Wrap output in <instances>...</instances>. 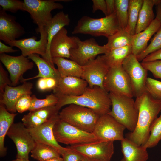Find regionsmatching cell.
Instances as JSON below:
<instances>
[{
	"mask_svg": "<svg viewBox=\"0 0 161 161\" xmlns=\"http://www.w3.org/2000/svg\"><path fill=\"white\" fill-rule=\"evenodd\" d=\"M135 101L139 111L137 120L134 130L127 134L126 138L143 146L149 138L152 124L161 111V101L154 99L146 90Z\"/></svg>",
	"mask_w": 161,
	"mask_h": 161,
	"instance_id": "1",
	"label": "cell"
},
{
	"mask_svg": "<svg viewBox=\"0 0 161 161\" xmlns=\"http://www.w3.org/2000/svg\"><path fill=\"white\" fill-rule=\"evenodd\" d=\"M56 95L58 101L56 106L59 111L64 106L71 104L91 109L100 116L108 114L111 110L112 103L109 93L99 86H88L78 96Z\"/></svg>",
	"mask_w": 161,
	"mask_h": 161,
	"instance_id": "2",
	"label": "cell"
},
{
	"mask_svg": "<svg viewBox=\"0 0 161 161\" xmlns=\"http://www.w3.org/2000/svg\"><path fill=\"white\" fill-rule=\"evenodd\" d=\"M122 29L115 12L99 18L85 16L78 21L72 34H88L109 38Z\"/></svg>",
	"mask_w": 161,
	"mask_h": 161,
	"instance_id": "3",
	"label": "cell"
},
{
	"mask_svg": "<svg viewBox=\"0 0 161 161\" xmlns=\"http://www.w3.org/2000/svg\"><path fill=\"white\" fill-rule=\"evenodd\" d=\"M112 109L108 113L130 132L136 127L139 111L133 98L109 93Z\"/></svg>",
	"mask_w": 161,
	"mask_h": 161,
	"instance_id": "4",
	"label": "cell"
},
{
	"mask_svg": "<svg viewBox=\"0 0 161 161\" xmlns=\"http://www.w3.org/2000/svg\"><path fill=\"white\" fill-rule=\"evenodd\" d=\"M62 120L80 129L92 133L100 115L91 109L74 104L59 112Z\"/></svg>",
	"mask_w": 161,
	"mask_h": 161,
	"instance_id": "5",
	"label": "cell"
},
{
	"mask_svg": "<svg viewBox=\"0 0 161 161\" xmlns=\"http://www.w3.org/2000/svg\"><path fill=\"white\" fill-rule=\"evenodd\" d=\"M53 131L58 143L71 145L99 140L93 133L80 129L63 121L59 117L53 126Z\"/></svg>",
	"mask_w": 161,
	"mask_h": 161,
	"instance_id": "6",
	"label": "cell"
},
{
	"mask_svg": "<svg viewBox=\"0 0 161 161\" xmlns=\"http://www.w3.org/2000/svg\"><path fill=\"white\" fill-rule=\"evenodd\" d=\"M24 11L30 14L34 22L38 26V30L46 27L52 17L51 11L61 9L63 6L56 3V0H24Z\"/></svg>",
	"mask_w": 161,
	"mask_h": 161,
	"instance_id": "7",
	"label": "cell"
},
{
	"mask_svg": "<svg viewBox=\"0 0 161 161\" xmlns=\"http://www.w3.org/2000/svg\"><path fill=\"white\" fill-rule=\"evenodd\" d=\"M103 86L108 92L132 98L134 97L130 80L122 66L110 68Z\"/></svg>",
	"mask_w": 161,
	"mask_h": 161,
	"instance_id": "8",
	"label": "cell"
},
{
	"mask_svg": "<svg viewBox=\"0 0 161 161\" xmlns=\"http://www.w3.org/2000/svg\"><path fill=\"white\" fill-rule=\"evenodd\" d=\"M126 129L108 114L100 116L94 129L93 133L99 140L122 141Z\"/></svg>",
	"mask_w": 161,
	"mask_h": 161,
	"instance_id": "9",
	"label": "cell"
},
{
	"mask_svg": "<svg viewBox=\"0 0 161 161\" xmlns=\"http://www.w3.org/2000/svg\"><path fill=\"white\" fill-rule=\"evenodd\" d=\"M108 51L105 45H99L93 38L82 41L78 38L77 46L70 50L69 59L83 66L98 55L104 54Z\"/></svg>",
	"mask_w": 161,
	"mask_h": 161,
	"instance_id": "10",
	"label": "cell"
},
{
	"mask_svg": "<svg viewBox=\"0 0 161 161\" xmlns=\"http://www.w3.org/2000/svg\"><path fill=\"white\" fill-rule=\"evenodd\" d=\"M7 135L15 145L17 151L16 158L28 159L29 154L36 143L23 123H13Z\"/></svg>",
	"mask_w": 161,
	"mask_h": 161,
	"instance_id": "11",
	"label": "cell"
},
{
	"mask_svg": "<svg viewBox=\"0 0 161 161\" xmlns=\"http://www.w3.org/2000/svg\"><path fill=\"white\" fill-rule=\"evenodd\" d=\"M122 67L130 78L134 97H136L145 91V84L148 71L132 53L123 61Z\"/></svg>",
	"mask_w": 161,
	"mask_h": 161,
	"instance_id": "12",
	"label": "cell"
},
{
	"mask_svg": "<svg viewBox=\"0 0 161 161\" xmlns=\"http://www.w3.org/2000/svg\"><path fill=\"white\" fill-rule=\"evenodd\" d=\"M114 141L98 140L67 147L91 159L110 161L114 151Z\"/></svg>",
	"mask_w": 161,
	"mask_h": 161,
	"instance_id": "13",
	"label": "cell"
},
{
	"mask_svg": "<svg viewBox=\"0 0 161 161\" xmlns=\"http://www.w3.org/2000/svg\"><path fill=\"white\" fill-rule=\"evenodd\" d=\"M0 60L9 72L12 85L13 86L21 80L24 74L32 69L34 65L28 57L22 55L14 56L5 53L0 54Z\"/></svg>",
	"mask_w": 161,
	"mask_h": 161,
	"instance_id": "14",
	"label": "cell"
},
{
	"mask_svg": "<svg viewBox=\"0 0 161 161\" xmlns=\"http://www.w3.org/2000/svg\"><path fill=\"white\" fill-rule=\"evenodd\" d=\"M109 69L102 55H98L83 66L81 78L87 82L90 88L98 86L103 89V81Z\"/></svg>",
	"mask_w": 161,
	"mask_h": 161,
	"instance_id": "15",
	"label": "cell"
},
{
	"mask_svg": "<svg viewBox=\"0 0 161 161\" xmlns=\"http://www.w3.org/2000/svg\"><path fill=\"white\" fill-rule=\"evenodd\" d=\"M40 34V38L36 41V37L16 40L10 41L7 44L12 47L18 48L21 51L22 55L28 57L32 54L41 55L45 59L47 49V34L44 28L38 30Z\"/></svg>",
	"mask_w": 161,
	"mask_h": 161,
	"instance_id": "16",
	"label": "cell"
},
{
	"mask_svg": "<svg viewBox=\"0 0 161 161\" xmlns=\"http://www.w3.org/2000/svg\"><path fill=\"white\" fill-rule=\"evenodd\" d=\"M59 117L58 114L41 125L27 129L36 143L47 144L53 147L61 155L69 149L60 145L54 135L53 127Z\"/></svg>",
	"mask_w": 161,
	"mask_h": 161,
	"instance_id": "17",
	"label": "cell"
},
{
	"mask_svg": "<svg viewBox=\"0 0 161 161\" xmlns=\"http://www.w3.org/2000/svg\"><path fill=\"white\" fill-rule=\"evenodd\" d=\"M67 30L62 28L52 38L50 46L52 58L61 57L69 58L70 50L77 45L78 38L76 36H69Z\"/></svg>",
	"mask_w": 161,
	"mask_h": 161,
	"instance_id": "18",
	"label": "cell"
},
{
	"mask_svg": "<svg viewBox=\"0 0 161 161\" xmlns=\"http://www.w3.org/2000/svg\"><path fill=\"white\" fill-rule=\"evenodd\" d=\"M25 31L16 21V17L7 14L0 7V39L7 44L23 35Z\"/></svg>",
	"mask_w": 161,
	"mask_h": 161,
	"instance_id": "19",
	"label": "cell"
},
{
	"mask_svg": "<svg viewBox=\"0 0 161 161\" xmlns=\"http://www.w3.org/2000/svg\"><path fill=\"white\" fill-rule=\"evenodd\" d=\"M88 86L87 82L81 78L60 76L53 93L56 95L78 96L82 94Z\"/></svg>",
	"mask_w": 161,
	"mask_h": 161,
	"instance_id": "20",
	"label": "cell"
},
{
	"mask_svg": "<svg viewBox=\"0 0 161 161\" xmlns=\"http://www.w3.org/2000/svg\"><path fill=\"white\" fill-rule=\"evenodd\" d=\"M33 86L32 83L27 81L24 82L22 85L17 86H7L3 94L0 96V103L4 105L8 111L13 113L16 112V102L24 95H31Z\"/></svg>",
	"mask_w": 161,
	"mask_h": 161,
	"instance_id": "21",
	"label": "cell"
},
{
	"mask_svg": "<svg viewBox=\"0 0 161 161\" xmlns=\"http://www.w3.org/2000/svg\"><path fill=\"white\" fill-rule=\"evenodd\" d=\"M70 20L68 15L63 11L56 14L44 28L47 34V45L45 60L52 66L55 67L51 57L50 46L51 41L54 36L64 26L69 24Z\"/></svg>",
	"mask_w": 161,
	"mask_h": 161,
	"instance_id": "22",
	"label": "cell"
},
{
	"mask_svg": "<svg viewBox=\"0 0 161 161\" xmlns=\"http://www.w3.org/2000/svg\"><path fill=\"white\" fill-rule=\"evenodd\" d=\"M56 106H49L30 112L24 116L22 123L27 128L37 127L58 114Z\"/></svg>",
	"mask_w": 161,
	"mask_h": 161,
	"instance_id": "23",
	"label": "cell"
},
{
	"mask_svg": "<svg viewBox=\"0 0 161 161\" xmlns=\"http://www.w3.org/2000/svg\"><path fill=\"white\" fill-rule=\"evenodd\" d=\"M161 26L156 18L144 30L133 36L132 43V53L136 56L143 52L147 47L149 40Z\"/></svg>",
	"mask_w": 161,
	"mask_h": 161,
	"instance_id": "24",
	"label": "cell"
},
{
	"mask_svg": "<svg viewBox=\"0 0 161 161\" xmlns=\"http://www.w3.org/2000/svg\"><path fill=\"white\" fill-rule=\"evenodd\" d=\"M121 141V151L124 161H147L148 158L147 149L134 143L126 138Z\"/></svg>",
	"mask_w": 161,
	"mask_h": 161,
	"instance_id": "25",
	"label": "cell"
},
{
	"mask_svg": "<svg viewBox=\"0 0 161 161\" xmlns=\"http://www.w3.org/2000/svg\"><path fill=\"white\" fill-rule=\"evenodd\" d=\"M28 58L36 64L38 70V73L36 75L32 78H23L21 81V82L37 78H52L58 79L60 76L57 69L52 66L45 60L40 57L39 55L31 54Z\"/></svg>",
	"mask_w": 161,
	"mask_h": 161,
	"instance_id": "26",
	"label": "cell"
},
{
	"mask_svg": "<svg viewBox=\"0 0 161 161\" xmlns=\"http://www.w3.org/2000/svg\"><path fill=\"white\" fill-rule=\"evenodd\" d=\"M17 113L8 112L5 106L0 105V155L2 157L6 155L7 148L4 146L5 137L10 127L13 123L14 118Z\"/></svg>",
	"mask_w": 161,
	"mask_h": 161,
	"instance_id": "27",
	"label": "cell"
},
{
	"mask_svg": "<svg viewBox=\"0 0 161 161\" xmlns=\"http://www.w3.org/2000/svg\"><path fill=\"white\" fill-rule=\"evenodd\" d=\"M155 3V0H143L136 26L135 34L145 29L155 19L153 8Z\"/></svg>",
	"mask_w": 161,
	"mask_h": 161,
	"instance_id": "28",
	"label": "cell"
},
{
	"mask_svg": "<svg viewBox=\"0 0 161 161\" xmlns=\"http://www.w3.org/2000/svg\"><path fill=\"white\" fill-rule=\"evenodd\" d=\"M52 62L57 66L61 76H73L81 78L83 66L75 61L61 57L52 58Z\"/></svg>",
	"mask_w": 161,
	"mask_h": 161,
	"instance_id": "29",
	"label": "cell"
},
{
	"mask_svg": "<svg viewBox=\"0 0 161 161\" xmlns=\"http://www.w3.org/2000/svg\"><path fill=\"white\" fill-rule=\"evenodd\" d=\"M132 53V46L129 45L111 49L102 56L110 68L122 66L124 59Z\"/></svg>",
	"mask_w": 161,
	"mask_h": 161,
	"instance_id": "30",
	"label": "cell"
},
{
	"mask_svg": "<svg viewBox=\"0 0 161 161\" xmlns=\"http://www.w3.org/2000/svg\"><path fill=\"white\" fill-rule=\"evenodd\" d=\"M133 36L131 34L127 27L121 29L108 38L105 45L109 51L115 48L131 45Z\"/></svg>",
	"mask_w": 161,
	"mask_h": 161,
	"instance_id": "31",
	"label": "cell"
},
{
	"mask_svg": "<svg viewBox=\"0 0 161 161\" xmlns=\"http://www.w3.org/2000/svg\"><path fill=\"white\" fill-rule=\"evenodd\" d=\"M31 156L38 161H43L60 157L59 152L53 147L44 144L36 143L31 151Z\"/></svg>",
	"mask_w": 161,
	"mask_h": 161,
	"instance_id": "32",
	"label": "cell"
},
{
	"mask_svg": "<svg viewBox=\"0 0 161 161\" xmlns=\"http://www.w3.org/2000/svg\"><path fill=\"white\" fill-rule=\"evenodd\" d=\"M143 2V0H129L127 27L132 35L135 34L136 26Z\"/></svg>",
	"mask_w": 161,
	"mask_h": 161,
	"instance_id": "33",
	"label": "cell"
},
{
	"mask_svg": "<svg viewBox=\"0 0 161 161\" xmlns=\"http://www.w3.org/2000/svg\"><path fill=\"white\" fill-rule=\"evenodd\" d=\"M161 140V111L160 116L153 122L150 129L149 138L143 146L147 149L155 146Z\"/></svg>",
	"mask_w": 161,
	"mask_h": 161,
	"instance_id": "34",
	"label": "cell"
},
{
	"mask_svg": "<svg viewBox=\"0 0 161 161\" xmlns=\"http://www.w3.org/2000/svg\"><path fill=\"white\" fill-rule=\"evenodd\" d=\"M115 12L122 29L127 28L128 25V8L129 0H114Z\"/></svg>",
	"mask_w": 161,
	"mask_h": 161,
	"instance_id": "35",
	"label": "cell"
},
{
	"mask_svg": "<svg viewBox=\"0 0 161 161\" xmlns=\"http://www.w3.org/2000/svg\"><path fill=\"white\" fill-rule=\"evenodd\" d=\"M31 97V105L29 110L30 112L49 106H56L58 101V97L53 93L47 95L43 99L38 98L35 95H32Z\"/></svg>",
	"mask_w": 161,
	"mask_h": 161,
	"instance_id": "36",
	"label": "cell"
},
{
	"mask_svg": "<svg viewBox=\"0 0 161 161\" xmlns=\"http://www.w3.org/2000/svg\"><path fill=\"white\" fill-rule=\"evenodd\" d=\"M161 49V26L155 33L150 44L142 52L136 56L139 61H142L148 55Z\"/></svg>",
	"mask_w": 161,
	"mask_h": 161,
	"instance_id": "37",
	"label": "cell"
},
{
	"mask_svg": "<svg viewBox=\"0 0 161 161\" xmlns=\"http://www.w3.org/2000/svg\"><path fill=\"white\" fill-rule=\"evenodd\" d=\"M145 89L154 99L161 101V81L148 77L145 84Z\"/></svg>",
	"mask_w": 161,
	"mask_h": 161,
	"instance_id": "38",
	"label": "cell"
},
{
	"mask_svg": "<svg viewBox=\"0 0 161 161\" xmlns=\"http://www.w3.org/2000/svg\"><path fill=\"white\" fill-rule=\"evenodd\" d=\"M0 5L5 11L16 13L18 10L24 11V1L18 0H0Z\"/></svg>",
	"mask_w": 161,
	"mask_h": 161,
	"instance_id": "39",
	"label": "cell"
},
{
	"mask_svg": "<svg viewBox=\"0 0 161 161\" xmlns=\"http://www.w3.org/2000/svg\"><path fill=\"white\" fill-rule=\"evenodd\" d=\"M141 63L143 67L152 73L154 78L161 79V60L142 62Z\"/></svg>",
	"mask_w": 161,
	"mask_h": 161,
	"instance_id": "40",
	"label": "cell"
},
{
	"mask_svg": "<svg viewBox=\"0 0 161 161\" xmlns=\"http://www.w3.org/2000/svg\"><path fill=\"white\" fill-rule=\"evenodd\" d=\"M32 100L30 95L26 94L22 96L16 103L15 108L16 111L22 113L29 110L31 106Z\"/></svg>",
	"mask_w": 161,
	"mask_h": 161,
	"instance_id": "41",
	"label": "cell"
},
{
	"mask_svg": "<svg viewBox=\"0 0 161 161\" xmlns=\"http://www.w3.org/2000/svg\"><path fill=\"white\" fill-rule=\"evenodd\" d=\"M68 148V150L61 155L63 161H81L85 157L81 154Z\"/></svg>",
	"mask_w": 161,
	"mask_h": 161,
	"instance_id": "42",
	"label": "cell"
},
{
	"mask_svg": "<svg viewBox=\"0 0 161 161\" xmlns=\"http://www.w3.org/2000/svg\"><path fill=\"white\" fill-rule=\"evenodd\" d=\"M12 85L11 82L8 78L7 72L0 63V96L3 94L5 87Z\"/></svg>",
	"mask_w": 161,
	"mask_h": 161,
	"instance_id": "43",
	"label": "cell"
},
{
	"mask_svg": "<svg viewBox=\"0 0 161 161\" xmlns=\"http://www.w3.org/2000/svg\"><path fill=\"white\" fill-rule=\"evenodd\" d=\"M92 11L95 13L98 10H101L105 15L107 16L106 1L105 0H92Z\"/></svg>",
	"mask_w": 161,
	"mask_h": 161,
	"instance_id": "44",
	"label": "cell"
},
{
	"mask_svg": "<svg viewBox=\"0 0 161 161\" xmlns=\"http://www.w3.org/2000/svg\"><path fill=\"white\" fill-rule=\"evenodd\" d=\"M161 60V49L147 56L142 61L143 62Z\"/></svg>",
	"mask_w": 161,
	"mask_h": 161,
	"instance_id": "45",
	"label": "cell"
},
{
	"mask_svg": "<svg viewBox=\"0 0 161 161\" xmlns=\"http://www.w3.org/2000/svg\"><path fill=\"white\" fill-rule=\"evenodd\" d=\"M16 49H13L12 46H7L0 41V54L5 53H12L18 51Z\"/></svg>",
	"mask_w": 161,
	"mask_h": 161,
	"instance_id": "46",
	"label": "cell"
},
{
	"mask_svg": "<svg viewBox=\"0 0 161 161\" xmlns=\"http://www.w3.org/2000/svg\"><path fill=\"white\" fill-rule=\"evenodd\" d=\"M107 16L115 12V4L114 0H105Z\"/></svg>",
	"mask_w": 161,
	"mask_h": 161,
	"instance_id": "47",
	"label": "cell"
},
{
	"mask_svg": "<svg viewBox=\"0 0 161 161\" xmlns=\"http://www.w3.org/2000/svg\"><path fill=\"white\" fill-rule=\"evenodd\" d=\"M156 18L161 24V0H156Z\"/></svg>",
	"mask_w": 161,
	"mask_h": 161,
	"instance_id": "48",
	"label": "cell"
},
{
	"mask_svg": "<svg viewBox=\"0 0 161 161\" xmlns=\"http://www.w3.org/2000/svg\"><path fill=\"white\" fill-rule=\"evenodd\" d=\"M43 161H63L62 157L55 158Z\"/></svg>",
	"mask_w": 161,
	"mask_h": 161,
	"instance_id": "49",
	"label": "cell"
},
{
	"mask_svg": "<svg viewBox=\"0 0 161 161\" xmlns=\"http://www.w3.org/2000/svg\"><path fill=\"white\" fill-rule=\"evenodd\" d=\"M11 161H30L29 159H21L16 158V159L13 160Z\"/></svg>",
	"mask_w": 161,
	"mask_h": 161,
	"instance_id": "50",
	"label": "cell"
},
{
	"mask_svg": "<svg viewBox=\"0 0 161 161\" xmlns=\"http://www.w3.org/2000/svg\"><path fill=\"white\" fill-rule=\"evenodd\" d=\"M90 159L88 157H85L81 161H89Z\"/></svg>",
	"mask_w": 161,
	"mask_h": 161,
	"instance_id": "51",
	"label": "cell"
},
{
	"mask_svg": "<svg viewBox=\"0 0 161 161\" xmlns=\"http://www.w3.org/2000/svg\"><path fill=\"white\" fill-rule=\"evenodd\" d=\"M89 161H102L100 160L90 159Z\"/></svg>",
	"mask_w": 161,
	"mask_h": 161,
	"instance_id": "52",
	"label": "cell"
},
{
	"mask_svg": "<svg viewBox=\"0 0 161 161\" xmlns=\"http://www.w3.org/2000/svg\"><path fill=\"white\" fill-rule=\"evenodd\" d=\"M120 161H124L123 159V158Z\"/></svg>",
	"mask_w": 161,
	"mask_h": 161,
	"instance_id": "53",
	"label": "cell"
}]
</instances>
